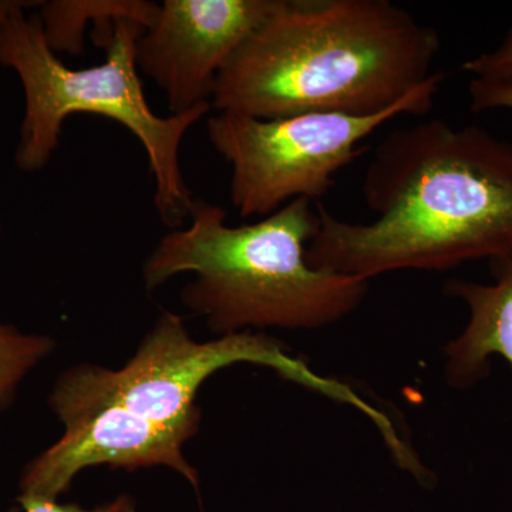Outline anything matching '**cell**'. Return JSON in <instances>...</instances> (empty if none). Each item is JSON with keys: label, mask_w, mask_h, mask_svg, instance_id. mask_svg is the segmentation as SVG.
<instances>
[{"label": "cell", "mask_w": 512, "mask_h": 512, "mask_svg": "<svg viewBox=\"0 0 512 512\" xmlns=\"http://www.w3.org/2000/svg\"><path fill=\"white\" fill-rule=\"evenodd\" d=\"M369 222L340 220L316 204L309 265L370 279L400 271H450L512 255V143L443 119L399 128L380 141L363 180Z\"/></svg>", "instance_id": "cell-1"}, {"label": "cell", "mask_w": 512, "mask_h": 512, "mask_svg": "<svg viewBox=\"0 0 512 512\" xmlns=\"http://www.w3.org/2000/svg\"><path fill=\"white\" fill-rule=\"evenodd\" d=\"M440 49L433 26L390 0H279L218 76L211 107L376 116L436 73Z\"/></svg>", "instance_id": "cell-2"}, {"label": "cell", "mask_w": 512, "mask_h": 512, "mask_svg": "<svg viewBox=\"0 0 512 512\" xmlns=\"http://www.w3.org/2000/svg\"><path fill=\"white\" fill-rule=\"evenodd\" d=\"M188 220L158 241L143 266L144 285L153 292L174 276L194 274L181 299L217 335L325 328L356 312L369 292L365 279L309 265L319 225L311 201L231 227L224 208L194 198Z\"/></svg>", "instance_id": "cell-3"}, {"label": "cell", "mask_w": 512, "mask_h": 512, "mask_svg": "<svg viewBox=\"0 0 512 512\" xmlns=\"http://www.w3.org/2000/svg\"><path fill=\"white\" fill-rule=\"evenodd\" d=\"M144 26L133 19L114 23L106 60L89 69H70L47 43L39 16L18 10L0 33V66L13 70L25 93L16 165L26 173L43 170L56 153L67 117L96 114L126 127L140 141L156 181L158 215L165 227L181 228L190 217L194 195L181 171L185 134L204 119L211 103L170 117L148 106L138 76L137 40Z\"/></svg>", "instance_id": "cell-4"}, {"label": "cell", "mask_w": 512, "mask_h": 512, "mask_svg": "<svg viewBox=\"0 0 512 512\" xmlns=\"http://www.w3.org/2000/svg\"><path fill=\"white\" fill-rule=\"evenodd\" d=\"M235 363L269 367L282 379L353 407L375 424L384 439L396 430L383 409L367 402L349 384L319 375L285 343L265 332L247 330L200 343L173 312L161 313L123 369L82 365L66 370L50 392L49 406L63 424L116 406L197 433L201 421L195 406L198 389L215 372Z\"/></svg>", "instance_id": "cell-5"}, {"label": "cell", "mask_w": 512, "mask_h": 512, "mask_svg": "<svg viewBox=\"0 0 512 512\" xmlns=\"http://www.w3.org/2000/svg\"><path fill=\"white\" fill-rule=\"evenodd\" d=\"M446 74L436 72L402 103L376 116L308 113L262 120L217 113L211 146L231 165V202L244 218L274 214L295 200L319 202L366 148L363 141L400 116H427Z\"/></svg>", "instance_id": "cell-6"}, {"label": "cell", "mask_w": 512, "mask_h": 512, "mask_svg": "<svg viewBox=\"0 0 512 512\" xmlns=\"http://www.w3.org/2000/svg\"><path fill=\"white\" fill-rule=\"evenodd\" d=\"M279 0H165L137 40V67L173 114L211 103L218 76Z\"/></svg>", "instance_id": "cell-7"}, {"label": "cell", "mask_w": 512, "mask_h": 512, "mask_svg": "<svg viewBox=\"0 0 512 512\" xmlns=\"http://www.w3.org/2000/svg\"><path fill=\"white\" fill-rule=\"evenodd\" d=\"M62 439L30 461L20 478V495L56 500L87 467L173 468L198 488V474L184 457L195 431L167 426L111 406L64 424Z\"/></svg>", "instance_id": "cell-8"}, {"label": "cell", "mask_w": 512, "mask_h": 512, "mask_svg": "<svg viewBox=\"0 0 512 512\" xmlns=\"http://www.w3.org/2000/svg\"><path fill=\"white\" fill-rule=\"evenodd\" d=\"M488 265L491 284L451 279L443 288L468 309L463 332L443 348L444 379L453 389L467 390L484 382L495 356L512 367V255Z\"/></svg>", "instance_id": "cell-9"}, {"label": "cell", "mask_w": 512, "mask_h": 512, "mask_svg": "<svg viewBox=\"0 0 512 512\" xmlns=\"http://www.w3.org/2000/svg\"><path fill=\"white\" fill-rule=\"evenodd\" d=\"M160 5L143 0H52L39 8L47 43L56 53L82 55L87 23L109 29L119 19H133L148 28ZM110 30V29H109Z\"/></svg>", "instance_id": "cell-10"}, {"label": "cell", "mask_w": 512, "mask_h": 512, "mask_svg": "<svg viewBox=\"0 0 512 512\" xmlns=\"http://www.w3.org/2000/svg\"><path fill=\"white\" fill-rule=\"evenodd\" d=\"M55 348L50 336L23 332L0 319V413L12 403L23 380Z\"/></svg>", "instance_id": "cell-11"}, {"label": "cell", "mask_w": 512, "mask_h": 512, "mask_svg": "<svg viewBox=\"0 0 512 512\" xmlns=\"http://www.w3.org/2000/svg\"><path fill=\"white\" fill-rule=\"evenodd\" d=\"M463 70L474 82L512 87V28L495 49L464 62Z\"/></svg>", "instance_id": "cell-12"}, {"label": "cell", "mask_w": 512, "mask_h": 512, "mask_svg": "<svg viewBox=\"0 0 512 512\" xmlns=\"http://www.w3.org/2000/svg\"><path fill=\"white\" fill-rule=\"evenodd\" d=\"M18 501L25 512H138L136 501L128 495H120L111 503L100 505L93 510H86L76 504H59L56 500L26 497V495H19Z\"/></svg>", "instance_id": "cell-13"}, {"label": "cell", "mask_w": 512, "mask_h": 512, "mask_svg": "<svg viewBox=\"0 0 512 512\" xmlns=\"http://www.w3.org/2000/svg\"><path fill=\"white\" fill-rule=\"evenodd\" d=\"M470 107L476 113L488 110H512V87L493 86L471 80Z\"/></svg>", "instance_id": "cell-14"}, {"label": "cell", "mask_w": 512, "mask_h": 512, "mask_svg": "<svg viewBox=\"0 0 512 512\" xmlns=\"http://www.w3.org/2000/svg\"><path fill=\"white\" fill-rule=\"evenodd\" d=\"M43 0H0V33L10 16L18 10L40 8Z\"/></svg>", "instance_id": "cell-15"}, {"label": "cell", "mask_w": 512, "mask_h": 512, "mask_svg": "<svg viewBox=\"0 0 512 512\" xmlns=\"http://www.w3.org/2000/svg\"><path fill=\"white\" fill-rule=\"evenodd\" d=\"M0 237H2V222H0Z\"/></svg>", "instance_id": "cell-16"}]
</instances>
